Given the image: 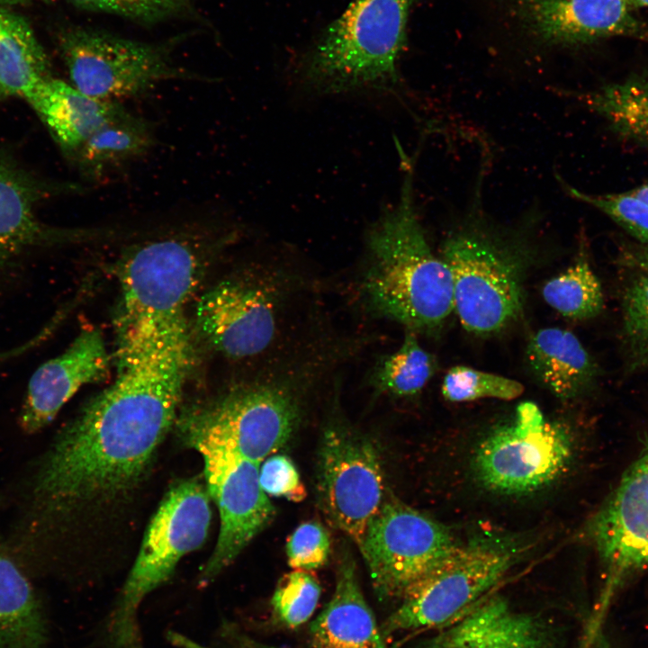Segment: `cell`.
<instances>
[{"label":"cell","mask_w":648,"mask_h":648,"mask_svg":"<svg viewBox=\"0 0 648 648\" xmlns=\"http://www.w3.org/2000/svg\"><path fill=\"white\" fill-rule=\"evenodd\" d=\"M436 370L434 356L421 346L414 331L406 329L400 346L378 360L369 382L379 393L410 397L427 385Z\"/></svg>","instance_id":"obj_28"},{"label":"cell","mask_w":648,"mask_h":648,"mask_svg":"<svg viewBox=\"0 0 648 648\" xmlns=\"http://www.w3.org/2000/svg\"><path fill=\"white\" fill-rule=\"evenodd\" d=\"M204 241L171 235L133 248L122 261V321L184 314L199 281Z\"/></svg>","instance_id":"obj_14"},{"label":"cell","mask_w":648,"mask_h":648,"mask_svg":"<svg viewBox=\"0 0 648 648\" xmlns=\"http://www.w3.org/2000/svg\"><path fill=\"white\" fill-rule=\"evenodd\" d=\"M584 532L604 569V606L624 580L648 568V448L628 468Z\"/></svg>","instance_id":"obj_15"},{"label":"cell","mask_w":648,"mask_h":648,"mask_svg":"<svg viewBox=\"0 0 648 648\" xmlns=\"http://www.w3.org/2000/svg\"><path fill=\"white\" fill-rule=\"evenodd\" d=\"M628 3L633 9L648 7V0H628Z\"/></svg>","instance_id":"obj_39"},{"label":"cell","mask_w":648,"mask_h":648,"mask_svg":"<svg viewBox=\"0 0 648 648\" xmlns=\"http://www.w3.org/2000/svg\"><path fill=\"white\" fill-rule=\"evenodd\" d=\"M602 118L626 141L648 148V70L596 89L566 94Z\"/></svg>","instance_id":"obj_24"},{"label":"cell","mask_w":648,"mask_h":648,"mask_svg":"<svg viewBox=\"0 0 648 648\" xmlns=\"http://www.w3.org/2000/svg\"><path fill=\"white\" fill-rule=\"evenodd\" d=\"M210 499L206 485L196 478L180 481L168 490L109 615L106 648H143L138 623L140 606L171 577L184 555L204 543L212 520Z\"/></svg>","instance_id":"obj_5"},{"label":"cell","mask_w":648,"mask_h":648,"mask_svg":"<svg viewBox=\"0 0 648 648\" xmlns=\"http://www.w3.org/2000/svg\"><path fill=\"white\" fill-rule=\"evenodd\" d=\"M86 10L103 12L143 22L179 14L193 0H70Z\"/></svg>","instance_id":"obj_33"},{"label":"cell","mask_w":648,"mask_h":648,"mask_svg":"<svg viewBox=\"0 0 648 648\" xmlns=\"http://www.w3.org/2000/svg\"><path fill=\"white\" fill-rule=\"evenodd\" d=\"M458 545L444 525L388 493L357 546L383 600L400 598Z\"/></svg>","instance_id":"obj_10"},{"label":"cell","mask_w":648,"mask_h":648,"mask_svg":"<svg viewBox=\"0 0 648 648\" xmlns=\"http://www.w3.org/2000/svg\"><path fill=\"white\" fill-rule=\"evenodd\" d=\"M152 140L148 123L125 109L95 130L71 159L86 178L97 180L146 153Z\"/></svg>","instance_id":"obj_25"},{"label":"cell","mask_w":648,"mask_h":648,"mask_svg":"<svg viewBox=\"0 0 648 648\" xmlns=\"http://www.w3.org/2000/svg\"><path fill=\"white\" fill-rule=\"evenodd\" d=\"M259 482L263 490L275 497L301 501L306 490L292 460L283 454H273L259 468Z\"/></svg>","instance_id":"obj_35"},{"label":"cell","mask_w":648,"mask_h":648,"mask_svg":"<svg viewBox=\"0 0 648 648\" xmlns=\"http://www.w3.org/2000/svg\"><path fill=\"white\" fill-rule=\"evenodd\" d=\"M300 416L294 386L286 380L266 379L194 407L177 425L189 446L208 443L260 464L289 441Z\"/></svg>","instance_id":"obj_7"},{"label":"cell","mask_w":648,"mask_h":648,"mask_svg":"<svg viewBox=\"0 0 648 648\" xmlns=\"http://www.w3.org/2000/svg\"><path fill=\"white\" fill-rule=\"evenodd\" d=\"M330 549L331 540L326 527L315 520L304 522L287 540L288 563L298 570L319 569L328 562Z\"/></svg>","instance_id":"obj_34"},{"label":"cell","mask_w":648,"mask_h":648,"mask_svg":"<svg viewBox=\"0 0 648 648\" xmlns=\"http://www.w3.org/2000/svg\"><path fill=\"white\" fill-rule=\"evenodd\" d=\"M526 361L534 375L554 396L574 399L597 377V366L580 339L561 328H544L528 341Z\"/></svg>","instance_id":"obj_22"},{"label":"cell","mask_w":648,"mask_h":648,"mask_svg":"<svg viewBox=\"0 0 648 648\" xmlns=\"http://www.w3.org/2000/svg\"><path fill=\"white\" fill-rule=\"evenodd\" d=\"M409 648H563V644L554 619L517 610L504 597L488 594Z\"/></svg>","instance_id":"obj_17"},{"label":"cell","mask_w":648,"mask_h":648,"mask_svg":"<svg viewBox=\"0 0 648 648\" xmlns=\"http://www.w3.org/2000/svg\"><path fill=\"white\" fill-rule=\"evenodd\" d=\"M168 639L171 641L175 645L180 647V648H208L205 646H202L197 643L193 642L192 640L188 639L187 637L176 634V633H170L168 634ZM240 648H275L273 646H268L266 644H258L250 640L243 641Z\"/></svg>","instance_id":"obj_37"},{"label":"cell","mask_w":648,"mask_h":648,"mask_svg":"<svg viewBox=\"0 0 648 648\" xmlns=\"http://www.w3.org/2000/svg\"><path fill=\"white\" fill-rule=\"evenodd\" d=\"M414 0H353L300 58L298 78L322 94L390 91Z\"/></svg>","instance_id":"obj_4"},{"label":"cell","mask_w":648,"mask_h":648,"mask_svg":"<svg viewBox=\"0 0 648 648\" xmlns=\"http://www.w3.org/2000/svg\"><path fill=\"white\" fill-rule=\"evenodd\" d=\"M572 455L569 428L547 419L536 404L525 402L511 421L479 443L472 467L486 490L520 496L551 486L567 471Z\"/></svg>","instance_id":"obj_9"},{"label":"cell","mask_w":648,"mask_h":648,"mask_svg":"<svg viewBox=\"0 0 648 648\" xmlns=\"http://www.w3.org/2000/svg\"><path fill=\"white\" fill-rule=\"evenodd\" d=\"M191 358L178 327L122 332L114 382L58 434L37 472L34 494L45 511L100 506L137 486L176 418Z\"/></svg>","instance_id":"obj_1"},{"label":"cell","mask_w":648,"mask_h":648,"mask_svg":"<svg viewBox=\"0 0 648 648\" xmlns=\"http://www.w3.org/2000/svg\"><path fill=\"white\" fill-rule=\"evenodd\" d=\"M24 99L70 158L95 130L126 109L119 102L90 97L53 76L39 84Z\"/></svg>","instance_id":"obj_20"},{"label":"cell","mask_w":648,"mask_h":648,"mask_svg":"<svg viewBox=\"0 0 648 648\" xmlns=\"http://www.w3.org/2000/svg\"><path fill=\"white\" fill-rule=\"evenodd\" d=\"M441 391L444 398L452 402L485 398L512 400L523 393L524 386L519 382L502 375L470 366L456 365L446 374Z\"/></svg>","instance_id":"obj_30"},{"label":"cell","mask_w":648,"mask_h":648,"mask_svg":"<svg viewBox=\"0 0 648 648\" xmlns=\"http://www.w3.org/2000/svg\"><path fill=\"white\" fill-rule=\"evenodd\" d=\"M190 446L203 459L206 488L220 518L214 551L200 575V582L208 583L272 522L275 508L260 485V464L208 443Z\"/></svg>","instance_id":"obj_13"},{"label":"cell","mask_w":648,"mask_h":648,"mask_svg":"<svg viewBox=\"0 0 648 648\" xmlns=\"http://www.w3.org/2000/svg\"><path fill=\"white\" fill-rule=\"evenodd\" d=\"M515 10L548 44L583 45L616 36L648 41V29L628 0H518Z\"/></svg>","instance_id":"obj_18"},{"label":"cell","mask_w":648,"mask_h":648,"mask_svg":"<svg viewBox=\"0 0 648 648\" xmlns=\"http://www.w3.org/2000/svg\"><path fill=\"white\" fill-rule=\"evenodd\" d=\"M598 648H612L604 636H601L598 640Z\"/></svg>","instance_id":"obj_41"},{"label":"cell","mask_w":648,"mask_h":648,"mask_svg":"<svg viewBox=\"0 0 648 648\" xmlns=\"http://www.w3.org/2000/svg\"><path fill=\"white\" fill-rule=\"evenodd\" d=\"M482 167L461 222L445 239L441 258L452 277L454 310L469 332L502 330L521 314L527 245L516 229L496 224L482 202Z\"/></svg>","instance_id":"obj_3"},{"label":"cell","mask_w":648,"mask_h":648,"mask_svg":"<svg viewBox=\"0 0 648 648\" xmlns=\"http://www.w3.org/2000/svg\"><path fill=\"white\" fill-rule=\"evenodd\" d=\"M50 77L49 58L28 22L0 4V101L24 99Z\"/></svg>","instance_id":"obj_23"},{"label":"cell","mask_w":648,"mask_h":648,"mask_svg":"<svg viewBox=\"0 0 648 648\" xmlns=\"http://www.w3.org/2000/svg\"><path fill=\"white\" fill-rule=\"evenodd\" d=\"M30 0H0V4L5 5V4H16L24 3ZM40 1H50V0H40Z\"/></svg>","instance_id":"obj_40"},{"label":"cell","mask_w":648,"mask_h":648,"mask_svg":"<svg viewBox=\"0 0 648 648\" xmlns=\"http://www.w3.org/2000/svg\"><path fill=\"white\" fill-rule=\"evenodd\" d=\"M582 235L577 259L564 271L548 280L542 289L544 302L563 317L583 320L596 317L604 307L600 282L586 256Z\"/></svg>","instance_id":"obj_27"},{"label":"cell","mask_w":648,"mask_h":648,"mask_svg":"<svg viewBox=\"0 0 648 648\" xmlns=\"http://www.w3.org/2000/svg\"><path fill=\"white\" fill-rule=\"evenodd\" d=\"M406 173L398 202L368 230L360 293L374 316L430 332L454 310L453 282L418 217L410 161Z\"/></svg>","instance_id":"obj_2"},{"label":"cell","mask_w":648,"mask_h":648,"mask_svg":"<svg viewBox=\"0 0 648 648\" xmlns=\"http://www.w3.org/2000/svg\"><path fill=\"white\" fill-rule=\"evenodd\" d=\"M627 192L648 204V184L634 187Z\"/></svg>","instance_id":"obj_38"},{"label":"cell","mask_w":648,"mask_h":648,"mask_svg":"<svg viewBox=\"0 0 648 648\" xmlns=\"http://www.w3.org/2000/svg\"><path fill=\"white\" fill-rule=\"evenodd\" d=\"M291 280L266 266L225 279L203 293L196 323L209 344L236 360L267 354L285 327Z\"/></svg>","instance_id":"obj_8"},{"label":"cell","mask_w":648,"mask_h":648,"mask_svg":"<svg viewBox=\"0 0 648 648\" xmlns=\"http://www.w3.org/2000/svg\"><path fill=\"white\" fill-rule=\"evenodd\" d=\"M316 490L327 521L358 545L389 493L374 445L346 425H329L320 446Z\"/></svg>","instance_id":"obj_12"},{"label":"cell","mask_w":648,"mask_h":648,"mask_svg":"<svg viewBox=\"0 0 648 648\" xmlns=\"http://www.w3.org/2000/svg\"><path fill=\"white\" fill-rule=\"evenodd\" d=\"M525 549L513 538L491 534L459 544L404 592L400 606L382 624V635L439 628L453 621L490 594Z\"/></svg>","instance_id":"obj_6"},{"label":"cell","mask_w":648,"mask_h":648,"mask_svg":"<svg viewBox=\"0 0 648 648\" xmlns=\"http://www.w3.org/2000/svg\"><path fill=\"white\" fill-rule=\"evenodd\" d=\"M78 190L76 184L39 176L0 149V274L38 248L80 238L82 231L53 228L38 213L50 197Z\"/></svg>","instance_id":"obj_16"},{"label":"cell","mask_w":648,"mask_h":648,"mask_svg":"<svg viewBox=\"0 0 648 648\" xmlns=\"http://www.w3.org/2000/svg\"><path fill=\"white\" fill-rule=\"evenodd\" d=\"M59 48L71 84L107 102L139 95L171 79L195 76L176 67L166 49L90 29H70Z\"/></svg>","instance_id":"obj_11"},{"label":"cell","mask_w":648,"mask_h":648,"mask_svg":"<svg viewBox=\"0 0 648 648\" xmlns=\"http://www.w3.org/2000/svg\"><path fill=\"white\" fill-rule=\"evenodd\" d=\"M309 640L313 648H388L347 555L338 567L330 600L310 626Z\"/></svg>","instance_id":"obj_21"},{"label":"cell","mask_w":648,"mask_h":648,"mask_svg":"<svg viewBox=\"0 0 648 648\" xmlns=\"http://www.w3.org/2000/svg\"><path fill=\"white\" fill-rule=\"evenodd\" d=\"M625 255L628 262L637 266L642 274L648 276V243L630 244L626 246Z\"/></svg>","instance_id":"obj_36"},{"label":"cell","mask_w":648,"mask_h":648,"mask_svg":"<svg viewBox=\"0 0 648 648\" xmlns=\"http://www.w3.org/2000/svg\"><path fill=\"white\" fill-rule=\"evenodd\" d=\"M624 338L634 365L648 364V276L640 274L622 297Z\"/></svg>","instance_id":"obj_32"},{"label":"cell","mask_w":648,"mask_h":648,"mask_svg":"<svg viewBox=\"0 0 648 648\" xmlns=\"http://www.w3.org/2000/svg\"><path fill=\"white\" fill-rule=\"evenodd\" d=\"M109 364L102 334L94 328L82 330L62 354L31 376L20 416L23 431L31 434L47 426L81 387L103 377Z\"/></svg>","instance_id":"obj_19"},{"label":"cell","mask_w":648,"mask_h":648,"mask_svg":"<svg viewBox=\"0 0 648 648\" xmlns=\"http://www.w3.org/2000/svg\"><path fill=\"white\" fill-rule=\"evenodd\" d=\"M320 593V585L310 571L295 569L284 574L270 601L274 621L286 628L305 624L314 614Z\"/></svg>","instance_id":"obj_29"},{"label":"cell","mask_w":648,"mask_h":648,"mask_svg":"<svg viewBox=\"0 0 648 648\" xmlns=\"http://www.w3.org/2000/svg\"><path fill=\"white\" fill-rule=\"evenodd\" d=\"M47 626L32 585L0 550V648H43Z\"/></svg>","instance_id":"obj_26"},{"label":"cell","mask_w":648,"mask_h":648,"mask_svg":"<svg viewBox=\"0 0 648 648\" xmlns=\"http://www.w3.org/2000/svg\"><path fill=\"white\" fill-rule=\"evenodd\" d=\"M561 186L572 198L606 214L639 242L648 243V204L626 191L612 194H589L566 184L556 176Z\"/></svg>","instance_id":"obj_31"}]
</instances>
